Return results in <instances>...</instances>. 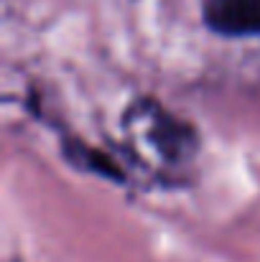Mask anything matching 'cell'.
I'll return each mask as SVG.
<instances>
[{
  "label": "cell",
  "instance_id": "3957f363",
  "mask_svg": "<svg viewBox=\"0 0 260 262\" xmlns=\"http://www.w3.org/2000/svg\"><path fill=\"white\" fill-rule=\"evenodd\" d=\"M62 153L67 158L69 166L87 171V173H94L99 178H107L112 183H123L125 181V171L120 168V163L107 156L105 150H97L92 145H87L85 140H77V138H67L62 143Z\"/></svg>",
  "mask_w": 260,
  "mask_h": 262
},
{
  "label": "cell",
  "instance_id": "6da1fadb",
  "mask_svg": "<svg viewBox=\"0 0 260 262\" xmlns=\"http://www.w3.org/2000/svg\"><path fill=\"white\" fill-rule=\"evenodd\" d=\"M125 125L138 130L143 143L169 166H186L199 153L196 130L151 97L135 99L125 112Z\"/></svg>",
  "mask_w": 260,
  "mask_h": 262
},
{
  "label": "cell",
  "instance_id": "7a4b0ae2",
  "mask_svg": "<svg viewBox=\"0 0 260 262\" xmlns=\"http://www.w3.org/2000/svg\"><path fill=\"white\" fill-rule=\"evenodd\" d=\"M204 26L222 38L260 36V0H202Z\"/></svg>",
  "mask_w": 260,
  "mask_h": 262
}]
</instances>
